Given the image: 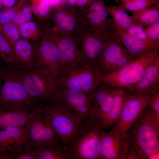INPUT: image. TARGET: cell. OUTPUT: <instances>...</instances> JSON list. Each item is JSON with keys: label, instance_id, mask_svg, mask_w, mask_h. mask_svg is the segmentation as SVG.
<instances>
[{"label": "cell", "instance_id": "36", "mask_svg": "<svg viewBox=\"0 0 159 159\" xmlns=\"http://www.w3.org/2000/svg\"><path fill=\"white\" fill-rule=\"evenodd\" d=\"M148 39L155 43H159V22L144 29Z\"/></svg>", "mask_w": 159, "mask_h": 159}, {"label": "cell", "instance_id": "18", "mask_svg": "<svg viewBox=\"0 0 159 159\" xmlns=\"http://www.w3.org/2000/svg\"><path fill=\"white\" fill-rule=\"evenodd\" d=\"M80 9L90 28L96 29L105 35L110 33V21L104 0H89Z\"/></svg>", "mask_w": 159, "mask_h": 159}, {"label": "cell", "instance_id": "38", "mask_svg": "<svg viewBox=\"0 0 159 159\" xmlns=\"http://www.w3.org/2000/svg\"><path fill=\"white\" fill-rule=\"evenodd\" d=\"M31 6L26 5L20 11L21 17L25 22L30 21L32 18Z\"/></svg>", "mask_w": 159, "mask_h": 159}, {"label": "cell", "instance_id": "27", "mask_svg": "<svg viewBox=\"0 0 159 159\" xmlns=\"http://www.w3.org/2000/svg\"><path fill=\"white\" fill-rule=\"evenodd\" d=\"M37 148V159H71L62 143Z\"/></svg>", "mask_w": 159, "mask_h": 159}, {"label": "cell", "instance_id": "16", "mask_svg": "<svg viewBox=\"0 0 159 159\" xmlns=\"http://www.w3.org/2000/svg\"><path fill=\"white\" fill-rule=\"evenodd\" d=\"M128 150L126 135L112 130L102 129L99 159H125Z\"/></svg>", "mask_w": 159, "mask_h": 159}, {"label": "cell", "instance_id": "37", "mask_svg": "<svg viewBox=\"0 0 159 159\" xmlns=\"http://www.w3.org/2000/svg\"><path fill=\"white\" fill-rule=\"evenodd\" d=\"M144 29L142 26L134 24L130 26L127 32L130 35L139 39L150 41L148 39L144 32Z\"/></svg>", "mask_w": 159, "mask_h": 159}, {"label": "cell", "instance_id": "20", "mask_svg": "<svg viewBox=\"0 0 159 159\" xmlns=\"http://www.w3.org/2000/svg\"><path fill=\"white\" fill-rule=\"evenodd\" d=\"M111 30L112 32L117 36L122 46L133 59L150 51L159 49V43L139 39L127 32L117 30L112 26Z\"/></svg>", "mask_w": 159, "mask_h": 159}, {"label": "cell", "instance_id": "8", "mask_svg": "<svg viewBox=\"0 0 159 159\" xmlns=\"http://www.w3.org/2000/svg\"><path fill=\"white\" fill-rule=\"evenodd\" d=\"M159 57V49L150 51L102 77L101 80L115 87L127 89L140 80L147 67Z\"/></svg>", "mask_w": 159, "mask_h": 159}, {"label": "cell", "instance_id": "41", "mask_svg": "<svg viewBox=\"0 0 159 159\" xmlns=\"http://www.w3.org/2000/svg\"><path fill=\"white\" fill-rule=\"evenodd\" d=\"M3 81V68L0 65V90L2 86V83Z\"/></svg>", "mask_w": 159, "mask_h": 159}, {"label": "cell", "instance_id": "6", "mask_svg": "<svg viewBox=\"0 0 159 159\" xmlns=\"http://www.w3.org/2000/svg\"><path fill=\"white\" fill-rule=\"evenodd\" d=\"M102 129L89 120L81 123L75 138L65 148L70 159H99Z\"/></svg>", "mask_w": 159, "mask_h": 159}, {"label": "cell", "instance_id": "7", "mask_svg": "<svg viewBox=\"0 0 159 159\" xmlns=\"http://www.w3.org/2000/svg\"><path fill=\"white\" fill-rule=\"evenodd\" d=\"M37 107L47 115L66 148L78 134L81 123L74 116L52 100L38 104Z\"/></svg>", "mask_w": 159, "mask_h": 159}, {"label": "cell", "instance_id": "25", "mask_svg": "<svg viewBox=\"0 0 159 159\" xmlns=\"http://www.w3.org/2000/svg\"><path fill=\"white\" fill-rule=\"evenodd\" d=\"M108 14L112 18V24L116 29L121 31L127 32L130 27L135 24L131 16H130L123 10L119 9L115 6H106Z\"/></svg>", "mask_w": 159, "mask_h": 159}, {"label": "cell", "instance_id": "43", "mask_svg": "<svg viewBox=\"0 0 159 159\" xmlns=\"http://www.w3.org/2000/svg\"><path fill=\"white\" fill-rule=\"evenodd\" d=\"M150 0L154 2L155 4V5H159V0Z\"/></svg>", "mask_w": 159, "mask_h": 159}, {"label": "cell", "instance_id": "33", "mask_svg": "<svg viewBox=\"0 0 159 159\" xmlns=\"http://www.w3.org/2000/svg\"><path fill=\"white\" fill-rule=\"evenodd\" d=\"M27 0H19L13 6L1 9L0 12V25L12 21L16 14L26 5Z\"/></svg>", "mask_w": 159, "mask_h": 159}, {"label": "cell", "instance_id": "42", "mask_svg": "<svg viewBox=\"0 0 159 159\" xmlns=\"http://www.w3.org/2000/svg\"><path fill=\"white\" fill-rule=\"evenodd\" d=\"M67 2L71 5H74L76 4L78 0H66Z\"/></svg>", "mask_w": 159, "mask_h": 159}, {"label": "cell", "instance_id": "32", "mask_svg": "<svg viewBox=\"0 0 159 159\" xmlns=\"http://www.w3.org/2000/svg\"><path fill=\"white\" fill-rule=\"evenodd\" d=\"M32 10L39 18H48L51 9L49 0H30Z\"/></svg>", "mask_w": 159, "mask_h": 159}, {"label": "cell", "instance_id": "12", "mask_svg": "<svg viewBox=\"0 0 159 159\" xmlns=\"http://www.w3.org/2000/svg\"><path fill=\"white\" fill-rule=\"evenodd\" d=\"M153 93L131 94L126 92L120 118L111 130L125 135L148 107Z\"/></svg>", "mask_w": 159, "mask_h": 159}, {"label": "cell", "instance_id": "35", "mask_svg": "<svg viewBox=\"0 0 159 159\" xmlns=\"http://www.w3.org/2000/svg\"><path fill=\"white\" fill-rule=\"evenodd\" d=\"M146 109L153 117L159 122V91L152 94L150 103Z\"/></svg>", "mask_w": 159, "mask_h": 159}, {"label": "cell", "instance_id": "24", "mask_svg": "<svg viewBox=\"0 0 159 159\" xmlns=\"http://www.w3.org/2000/svg\"><path fill=\"white\" fill-rule=\"evenodd\" d=\"M31 112L0 109V130L9 127L25 126L30 117Z\"/></svg>", "mask_w": 159, "mask_h": 159}, {"label": "cell", "instance_id": "28", "mask_svg": "<svg viewBox=\"0 0 159 159\" xmlns=\"http://www.w3.org/2000/svg\"><path fill=\"white\" fill-rule=\"evenodd\" d=\"M0 59L6 67H20L12 46L0 33Z\"/></svg>", "mask_w": 159, "mask_h": 159}, {"label": "cell", "instance_id": "11", "mask_svg": "<svg viewBox=\"0 0 159 159\" xmlns=\"http://www.w3.org/2000/svg\"><path fill=\"white\" fill-rule=\"evenodd\" d=\"M51 100L74 116L80 123L90 118L92 105L90 94L59 88Z\"/></svg>", "mask_w": 159, "mask_h": 159}, {"label": "cell", "instance_id": "5", "mask_svg": "<svg viewBox=\"0 0 159 159\" xmlns=\"http://www.w3.org/2000/svg\"><path fill=\"white\" fill-rule=\"evenodd\" d=\"M48 26L66 36L78 40L89 27L80 8L56 6L51 9Z\"/></svg>", "mask_w": 159, "mask_h": 159}, {"label": "cell", "instance_id": "2", "mask_svg": "<svg viewBox=\"0 0 159 159\" xmlns=\"http://www.w3.org/2000/svg\"><path fill=\"white\" fill-rule=\"evenodd\" d=\"M23 68H3V84L0 90V109L32 111L37 105L26 92L22 81Z\"/></svg>", "mask_w": 159, "mask_h": 159}, {"label": "cell", "instance_id": "26", "mask_svg": "<svg viewBox=\"0 0 159 159\" xmlns=\"http://www.w3.org/2000/svg\"><path fill=\"white\" fill-rule=\"evenodd\" d=\"M131 12L135 24L143 27L159 22V5Z\"/></svg>", "mask_w": 159, "mask_h": 159}, {"label": "cell", "instance_id": "44", "mask_svg": "<svg viewBox=\"0 0 159 159\" xmlns=\"http://www.w3.org/2000/svg\"><path fill=\"white\" fill-rule=\"evenodd\" d=\"M2 9V5L0 1V12L1 10Z\"/></svg>", "mask_w": 159, "mask_h": 159}, {"label": "cell", "instance_id": "14", "mask_svg": "<svg viewBox=\"0 0 159 159\" xmlns=\"http://www.w3.org/2000/svg\"><path fill=\"white\" fill-rule=\"evenodd\" d=\"M34 45L39 67L58 76L64 69V66L54 42L45 33L41 39Z\"/></svg>", "mask_w": 159, "mask_h": 159}, {"label": "cell", "instance_id": "30", "mask_svg": "<svg viewBox=\"0 0 159 159\" xmlns=\"http://www.w3.org/2000/svg\"><path fill=\"white\" fill-rule=\"evenodd\" d=\"M19 27L21 36L24 39L36 40L42 34L38 25L30 21L24 22Z\"/></svg>", "mask_w": 159, "mask_h": 159}, {"label": "cell", "instance_id": "19", "mask_svg": "<svg viewBox=\"0 0 159 159\" xmlns=\"http://www.w3.org/2000/svg\"><path fill=\"white\" fill-rule=\"evenodd\" d=\"M29 145L25 125L0 130V152L15 154Z\"/></svg>", "mask_w": 159, "mask_h": 159}, {"label": "cell", "instance_id": "1", "mask_svg": "<svg viewBox=\"0 0 159 159\" xmlns=\"http://www.w3.org/2000/svg\"><path fill=\"white\" fill-rule=\"evenodd\" d=\"M126 135L128 150L134 149L138 159L158 158L159 123L145 109Z\"/></svg>", "mask_w": 159, "mask_h": 159}, {"label": "cell", "instance_id": "39", "mask_svg": "<svg viewBox=\"0 0 159 159\" xmlns=\"http://www.w3.org/2000/svg\"><path fill=\"white\" fill-rule=\"evenodd\" d=\"M17 0H0L2 9L9 8L13 6L16 3Z\"/></svg>", "mask_w": 159, "mask_h": 159}, {"label": "cell", "instance_id": "40", "mask_svg": "<svg viewBox=\"0 0 159 159\" xmlns=\"http://www.w3.org/2000/svg\"><path fill=\"white\" fill-rule=\"evenodd\" d=\"M15 154L0 152V159H14Z\"/></svg>", "mask_w": 159, "mask_h": 159}, {"label": "cell", "instance_id": "10", "mask_svg": "<svg viewBox=\"0 0 159 159\" xmlns=\"http://www.w3.org/2000/svg\"><path fill=\"white\" fill-rule=\"evenodd\" d=\"M133 59L117 36L110 32L102 48L96 68L102 78L121 69Z\"/></svg>", "mask_w": 159, "mask_h": 159}, {"label": "cell", "instance_id": "4", "mask_svg": "<svg viewBox=\"0 0 159 159\" xmlns=\"http://www.w3.org/2000/svg\"><path fill=\"white\" fill-rule=\"evenodd\" d=\"M22 81L28 95L37 104L51 100L59 89L57 76L40 67L23 68Z\"/></svg>", "mask_w": 159, "mask_h": 159}, {"label": "cell", "instance_id": "13", "mask_svg": "<svg viewBox=\"0 0 159 159\" xmlns=\"http://www.w3.org/2000/svg\"><path fill=\"white\" fill-rule=\"evenodd\" d=\"M115 88L101 80L90 94L92 108L89 120L101 128L103 122L113 103Z\"/></svg>", "mask_w": 159, "mask_h": 159}, {"label": "cell", "instance_id": "22", "mask_svg": "<svg viewBox=\"0 0 159 159\" xmlns=\"http://www.w3.org/2000/svg\"><path fill=\"white\" fill-rule=\"evenodd\" d=\"M13 49L21 67L26 69L39 67L34 44L30 43L27 39H20L14 45Z\"/></svg>", "mask_w": 159, "mask_h": 159}, {"label": "cell", "instance_id": "3", "mask_svg": "<svg viewBox=\"0 0 159 159\" xmlns=\"http://www.w3.org/2000/svg\"><path fill=\"white\" fill-rule=\"evenodd\" d=\"M59 88L91 93L99 84L102 77L96 68L78 61L64 68L57 76Z\"/></svg>", "mask_w": 159, "mask_h": 159}, {"label": "cell", "instance_id": "23", "mask_svg": "<svg viewBox=\"0 0 159 159\" xmlns=\"http://www.w3.org/2000/svg\"><path fill=\"white\" fill-rule=\"evenodd\" d=\"M126 92L124 89L115 87L113 92L112 105L101 125V128L105 130L111 129L118 121L120 116Z\"/></svg>", "mask_w": 159, "mask_h": 159}, {"label": "cell", "instance_id": "15", "mask_svg": "<svg viewBox=\"0 0 159 159\" xmlns=\"http://www.w3.org/2000/svg\"><path fill=\"white\" fill-rule=\"evenodd\" d=\"M97 29L89 28L88 31L77 40L82 60L86 64L96 68L104 45L109 37Z\"/></svg>", "mask_w": 159, "mask_h": 159}, {"label": "cell", "instance_id": "21", "mask_svg": "<svg viewBox=\"0 0 159 159\" xmlns=\"http://www.w3.org/2000/svg\"><path fill=\"white\" fill-rule=\"evenodd\" d=\"M125 90L131 94L153 93L159 91V57L147 67L137 83Z\"/></svg>", "mask_w": 159, "mask_h": 159}, {"label": "cell", "instance_id": "31", "mask_svg": "<svg viewBox=\"0 0 159 159\" xmlns=\"http://www.w3.org/2000/svg\"><path fill=\"white\" fill-rule=\"evenodd\" d=\"M120 4L116 7L132 12L139 11L150 7L155 3L148 0H120Z\"/></svg>", "mask_w": 159, "mask_h": 159}, {"label": "cell", "instance_id": "34", "mask_svg": "<svg viewBox=\"0 0 159 159\" xmlns=\"http://www.w3.org/2000/svg\"><path fill=\"white\" fill-rule=\"evenodd\" d=\"M37 147L29 145L16 153L14 159H37Z\"/></svg>", "mask_w": 159, "mask_h": 159}, {"label": "cell", "instance_id": "17", "mask_svg": "<svg viewBox=\"0 0 159 159\" xmlns=\"http://www.w3.org/2000/svg\"><path fill=\"white\" fill-rule=\"evenodd\" d=\"M45 33L56 45L64 68L82 60L77 40L48 27Z\"/></svg>", "mask_w": 159, "mask_h": 159}, {"label": "cell", "instance_id": "9", "mask_svg": "<svg viewBox=\"0 0 159 159\" xmlns=\"http://www.w3.org/2000/svg\"><path fill=\"white\" fill-rule=\"evenodd\" d=\"M25 127L29 145L39 147L62 143L48 117L37 105Z\"/></svg>", "mask_w": 159, "mask_h": 159}, {"label": "cell", "instance_id": "29", "mask_svg": "<svg viewBox=\"0 0 159 159\" xmlns=\"http://www.w3.org/2000/svg\"><path fill=\"white\" fill-rule=\"evenodd\" d=\"M0 33L13 48L20 39L19 27L12 21L0 25Z\"/></svg>", "mask_w": 159, "mask_h": 159}]
</instances>
